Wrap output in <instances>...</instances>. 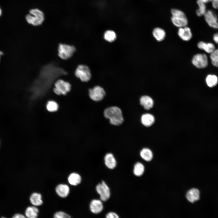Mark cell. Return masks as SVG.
Segmentation results:
<instances>
[{"instance_id":"cell-20","label":"cell","mask_w":218,"mask_h":218,"mask_svg":"<svg viewBox=\"0 0 218 218\" xmlns=\"http://www.w3.org/2000/svg\"><path fill=\"white\" fill-rule=\"evenodd\" d=\"M152 34L154 37L158 41H161L163 40L165 38L166 35L164 30L159 27L154 28L153 30Z\"/></svg>"},{"instance_id":"cell-17","label":"cell","mask_w":218,"mask_h":218,"mask_svg":"<svg viewBox=\"0 0 218 218\" xmlns=\"http://www.w3.org/2000/svg\"><path fill=\"white\" fill-rule=\"evenodd\" d=\"M56 192L60 197L65 198L68 195L70 189L68 186L66 184H61L58 185L56 187Z\"/></svg>"},{"instance_id":"cell-18","label":"cell","mask_w":218,"mask_h":218,"mask_svg":"<svg viewBox=\"0 0 218 218\" xmlns=\"http://www.w3.org/2000/svg\"><path fill=\"white\" fill-rule=\"evenodd\" d=\"M197 47L200 49L203 50L208 53L210 54L215 49V45L211 43H206L200 41L197 44Z\"/></svg>"},{"instance_id":"cell-35","label":"cell","mask_w":218,"mask_h":218,"mask_svg":"<svg viewBox=\"0 0 218 218\" xmlns=\"http://www.w3.org/2000/svg\"><path fill=\"white\" fill-rule=\"evenodd\" d=\"M3 54V53L2 51H0V58H1V56H2Z\"/></svg>"},{"instance_id":"cell-15","label":"cell","mask_w":218,"mask_h":218,"mask_svg":"<svg viewBox=\"0 0 218 218\" xmlns=\"http://www.w3.org/2000/svg\"><path fill=\"white\" fill-rule=\"evenodd\" d=\"M155 118L154 115L149 113L143 114L141 117V122L144 126L149 127L154 123Z\"/></svg>"},{"instance_id":"cell-30","label":"cell","mask_w":218,"mask_h":218,"mask_svg":"<svg viewBox=\"0 0 218 218\" xmlns=\"http://www.w3.org/2000/svg\"><path fill=\"white\" fill-rule=\"evenodd\" d=\"M54 217L55 218H68L71 217L69 215L62 211H58L56 212L54 215Z\"/></svg>"},{"instance_id":"cell-3","label":"cell","mask_w":218,"mask_h":218,"mask_svg":"<svg viewBox=\"0 0 218 218\" xmlns=\"http://www.w3.org/2000/svg\"><path fill=\"white\" fill-rule=\"evenodd\" d=\"M171 13L172 15L171 20L175 26L179 28L187 26L188 21L184 12L180 10L173 8L171 10Z\"/></svg>"},{"instance_id":"cell-14","label":"cell","mask_w":218,"mask_h":218,"mask_svg":"<svg viewBox=\"0 0 218 218\" xmlns=\"http://www.w3.org/2000/svg\"><path fill=\"white\" fill-rule=\"evenodd\" d=\"M200 192L196 188H192L188 190L186 194L187 200L190 202L193 203L199 200Z\"/></svg>"},{"instance_id":"cell-13","label":"cell","mask_w":218,"mask_h":218,"mask_svg":"<svg viewBox=\"0 0 218 218\" xmlns=\"http://www.w3.org/2000/svg\"><path fill=\"white\" fill-rule=\"evenodd\" d=\"M140 104L145 110H148L152 108L154 105L153 99L148 95H144L140 99Z\"/></svg>"},{"instance_id":"cell-22","label":"cell","mask_w":218,"mask_h":218,"mask_svg":"<svg viewBox=\"0 0 218 218\" xmlns=\"http://www.w3.org/2000/svg\"><path fill=\"white\" fill-rule=\"evenodd\" d=\"M41 195L39 193H32L30 197L31 203L34 205L39 206L43 204L41 200Z\"/></svg>"},{"instance_id":"cell-24","label":"cell","mask_w":218,"mask_h":218,"mask_svg":"<svg viewBox=\"0 0 218 218\" xmlns=\"http://www.w3.org/2000/svg\"><path fill=\"white\" fill-rule=\"evenodd\" d=\"M39 210L36 207L33 206H29L26 209L25 214L26 216L29 218H35L38 216Z\"/></svg>"},{"instance_id":"cell-9","label":"cell","mask_w":218,"mask_h":218,"mask_svg":"<svg viewBox=\"0 0 218 218\" xmlns=\"http://www.w3.org/2000/svg\"><path fill=\"white\" fill-rule=\"evenodd\" d=\"M89 94L92 100L98 101L103 99L105 95V92L102 88L97 86L89 90Z\"/></svg>"},{"instance_id":"cell-5","label":"cell","mask_w":218,"mask_h":218,"mask_svg":"<svg viewBox=\"0 0 218 218\" xmlns=\"http://www.w3.org/2000/svg\"><path fill=\"white\" fill-rule=\"evenodd\" d=\"M71 88V86L69 83L59 79L55 82L53 91L58 95H65L70 91Z\"/></svg>"},{"instance_id":"cell-23","label":"cell","mask_w":218,"mask_h":218,"mask_svg":"<svg viewBox=\"0 0 218 218\" xmlns=\"http://www.w3.org/2000/svg\"><path fill=\"white\" fill-rule=\"evenodd\" d=\"M206 82L207 85L210 88L216 86L218 83V78L215 75H208L206 78Z\"/></svg>"},{"instance_id":"cell-36","label":"cell","mask_w":218,"mask_h":218,"mask_svg":"<svg viewBox=\"0 0 218 218\" xmlns=\"http://www.w3.org/2000/svg\"><path fill=\"white\" fill-rule=\"evenodd\" d=\"M2 10L1 9V8H0V16H1V15H2Z\"/></svg>"},{"instance_id":"cell-34","label":"cell","mask_w":218,"mask_h":218,"mask_svg":"<svg viewBox=\"0 0 218 218\" xmlns=\"http://www.w3.org/2000/svg\"><path fill=\"white\" fill-rule=\"evenodd\" d=\"M13 217L14 218H25V217L22 214H16L13 216Z\"/></svg>"},{"instance_id":"cell-26","label":"cell","mask_w":218,"mask_h":218,"mask_svg":"<svg viewBox=\"0 0 218 218\" xmlns=\"http://www.w3.org/2000/svg\"><path fill=\"white\" fill-rule=\"evenodd\" d=\"M104 37L106 41L111 42L115 40L117 36L115 32L114 31L109 30L105 31Z\"/></svg>"},{"instance_id":"cell-2","label":"cell","mask_w":218,"mask_h":218,"mask_svg":"<svg viewBox=\"0 0 218 218\" xmlns=\"http://www.w3.org/2000/svg\"><path fill=\"white\" fill-rule=\"evenodd\" d=\"M25 20L29 24L35 27L42 25L44 23L45 16L44 12L38 8L30 9L29 13L25 16Z\"/></svg>"},{"instance_id":"cell-29","label":"cell","mask_w":218,"mask_h":218,"mask_svg":"<svg viewBox=\"0 0 218 218\" xmlns=\"http://www.w3.org/2000/svg\"><path fill=\"white\" fill-rule=\"evenodd\" d=\"M46 107L47 110L49 111H55L58 108V105L57 103L54 101H49L47 104Z\"/></svg>"},{"instance_id":"cell-37","label":"cell","mask_w":218,"mask_h":218,"mask_svg":"<svg viewBox=\"0 0 218 218\" xmlns=\"http://www.w3.org/2000/svg\"><path fill=\"white\" fill-rule=\"evenodd\" d=\"M208 0L209 1V2H211L212 1V0Z\"/></svg>"},{"instance_id":"cell-28","label":"cell","mask_w":218,"mask_h":218,"mask_svg":"<svg viewBox=\"0 0 218 218\" xmlns=\"http://www.w3.org/2000/svg\"><path fill=\"white\" fill-rule=\"evenodd\" d=\"M210 57L213 65L218 68V49H215L210 54Z\"/></svg>"},{"instance_id":"cell-8","label":"cell","mask_w":218,"mask_h":218,"mask_svg":"<svg viewBox=\"0 0 218 218\" xmlns=\"http://www.w3.org/2000/svg\"><path fill=\"white\" fill-rule=\"evenodd\" d=\"M192 62L193 65L200 69L206 68L208 64V57L204 54H197L194 55Z\"/></svg>"},{"instance_id":"cell-12","label":"cell","mask_w":218,"mask_h":218,"mask_svg":"<svg viewBox=\"0 0 218 218\" xmlns=\"http://www.w3.org/2000/svg\"><path fill=\"white\" fill-rule=\"evenodd\" d=\"M101 200L94 199L92 200L90 204V209L91 211L94 214H98L102 211L103 206Z\"/></svg>"},{"instance_id":"cell-21","label":"cell","mask_w":218,"mask_h":218,"mask_svg":"<svg viewBox=\"0 0 218 218\" xmlns=\"http://www.w3.org/2000/svg\"><path fill=\"white\" fill-rule=\"evenodd\" d=\"M69 183L72 185L76 186L81 182V178L80 175L76 173H71L68 178Z\"/></svg>"},{"instance_id":"cell-19","label":"cell","mask_w":218,"mask_h":218,"mask_svg":"<svg viewBox=\"0 0 218 218\" xmlns=\"http://www.w3.org/2000/svg\"><path fill=\"white\" fill-rule=\"evenodd\" d=\"M208 0H197V2L199 8L196 11V13L198 16L204 15L206 11V3L209 2Z\"/></svg>"},{"instance_id":"cell-7","label":"cell","mask_w":218,"mask_h":218,"mask_svg":"<svg viewBox=\"0 0 218 218\" xmlns=\"http://www.w3.org/2000/svg\"><path fill=\"white\" fill-rule=\"evenodd\" d=\"M96 190L100 196L101 200L105 201L108 200L111 195L110 190L108 186L104 181L98 184L96 186Z\"/></svg>"},{"instance_id":"cell-11","label":"cell","mask_w":218,"mask_h":218,"mask_svg":"<svg viewBox=\"0 0 218 218\" xmlns=\"http://www.w3.org/2000/svg\"><path fill=\"white\" fill-rule=\"evenodd\" d=\"M177 33L180 38L185 41H189L192 37L190 28L187 26L179 28Z\"/></svg>"},{"instance_id":"cell-16","label":"cell","mask_w":218,"mask_h":218,"mask_svg":"<svg viewBox=\"0 0 218 218\" xmlns=\"http://www.w3.org/2000/svg\"><path fill=\"white\" fill-rule=\"evenodd\" d=\"M105 165L111 169L115 168L117 165V162L113 154L111 153L106 154L104 157Z\"/></svg>"},{"instance_id":"cell-10","label":"cell","mask_w":218,"mask_h":218,"mask_svg":"<svg viewBox=\"0 0 218 218\" xmlns=\"http://www.w3.org/2000/svg\"><path fill=\"white\" fill-rule=\"evenodd\" d=\"M204 16L206 22L210 27L218 29V17L213 10H207Z\"/></svg>"},{"instance_id":"cell-4","label":"cell","mask_w":218,"mask_h":218,"mask_svg":"<svg viewBox=\"0 0 218 218\" xmlns=\"http://www.w3.org/2000/svg\"><path fill=\"white\" fill-rule=\"evenodd\" d=\"M75 51L76 48L73 45L60 43L58 48V55L61 59L67 60L73 56Z\"/></svg>"},{"instance_id":"cell-1","label":"cell","mask_w":218,"mask_h":218,"mask_svg":"<svg viewBox=\"0 0 218 218\" xmlns=\"http://www.w3.org/2000/svg\"><path fill=\"white\" fill-rule=\"evenodd\" d=\"M104 115L109 120L111 124L115 126L121 124L124 121V118L121 109L117 106H111L104 110Z\"/></svg>"},{"instance_id":"cell-6","label":"cell","mask_w":218,"mask_h":218,"mask_svg":"<svg viewBox=\"0 0 218 218\" xmlns=\"http://www.w3.org/2000/svg\"><path fill=\"white\" fill-rule=\"evenodd\" d=\"M75 74L83 82H87L91 78V72L89 68L84 65H80L77 67L75 71Z\"/></svg>"},{"instance_id":"cell-31","label":"cell","mask_w":218,"mask_h":218,"mask_svg":"<svg viewBox=\"0 0 218 218\" xmlns=\"http://www.w3.org/2000/svg\"><path fill=\"white\" fill-rule=\"evenodd\" d=\"M106 217L107 218H118L119 217L116 213L111 212L108 213L106 215Z\"/></svg>"},{"instance_id":"cell-32","label":"cell","mask_w":218,"mask_h":218,"mask_svg":"<svg viewBox=\"0 0 218 218\" xmlns=\"http://www.w3.org/2000/svg\"><path fill=\"white\" fill-rule=\"evenodd\" d=\"M211 2L213 7L214 9H218V0H212Z\"/></svg>"},{"instance_id":"cell-33","label":"cell","mask_w":218,"mask_h":218,"mask_svg":"<svg viewBox=\"0 0 218 218\" xmlns=\"http://www.w3.org/2000/svg\"><path fill=\"white\" fill-rule=\"evenodd\" d=\"M213 39L214 42L218 44V32L213 35Z\"/></svg>"},{"instance_id":"cell-25","label":"cell","mask_w":218,"mask_h":218,"mask_svg":"<svg viewBox=\"0 0 218 218\" xmlns=\"http://www.w3.org/2000/svg\"><path fill=\"white\" fill-rule=\"evenodd\" d=\"M140 154L141 158L147 161H150L152 159L153 155L152 151L147 148H143L140 151Z\"/></svg>"},{"instance_id":"cell-27","label":"cell","mask_w":218,"mask_h":218,"mask_svg":"<svg viewBox=\"0 0 218 218\" xmlns=\"http://www.w3.org/2000/svg\"><path fill=\"white\" fill-rule=\"evenodd\" d=\"M144 170L143 164L140 162H137L134 166L133 172L135 176L139 177L143 174Z\"/></svg>"}]
</instances>
